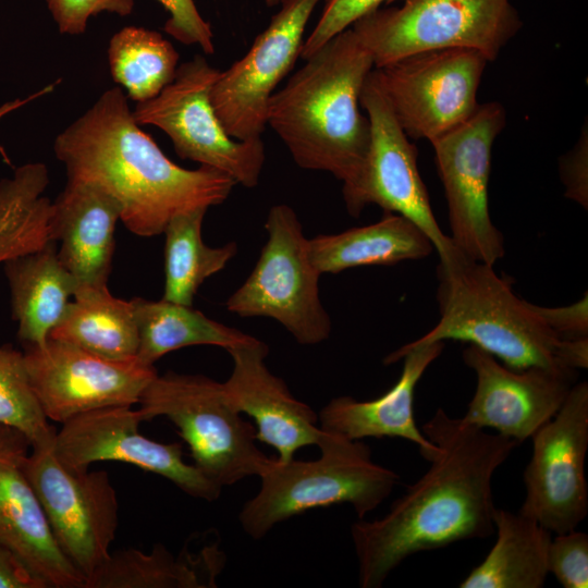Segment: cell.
<instances>
[{"label": "cell", "instance_id": "cell-1", "mask_svg": "<svg viewBox=\"0 0 588 588\" xmlns=\"http://www.w3.org/2000/svg\"><path fill=\"white\" fill-rule=\"evenodd\" d=\"M439 446L429 469L381 518H358L351 537L362 588H379L406 558L494 531L492 477L519 444L452 418L443 409L421 427Z\"/></svg>", "mask_w": 588, "mask_h": 588}, {"label": "cell", "instance_id": "cell-2", "mask_svg": "<svg viewBox=\"0 0 588 588\" xmlns=\"http://www.w3.org/2000/svg\"><path fill=\"white\" fill-rule=\"evenodd\" d=\"M139 126L124 93L113 87L56 137L53 151L68 180L110 194L120 220L138 236L159 235L175 215L226 200L236 185L230 175L175 164Z\"/></svg>", "mask_w": 588, "mask_h": 588}, {"label": "cell", "instance_id": "cell-3", "mask_svg": "<svg viewBox=\"0 0 588 588\" xmlns=\"http://www.w3.org/2000/svg\"><path fill=\"white\" fill-rule=\"evenodd\" d=\"M285 86L270 97L269 125L295 163L331 173L351 185L370 144V123L359 97L375 69L370 52L348 27L305 59Z\"/></svg>", "mask_w": 588, "mask_h": 588}, {"label": "cell", "instance_id": "cell-4", "mask_svg": "<svg viewBox=\"0 0 588 588\" xmlns=\"http://www.w3.org/2000/svg\"><path fill=\"white\" fill-rule=\"evenodd\" d=\"M440 319L426 334L403 346L445 340L469 342L509 368L542 367L569 375L588 365V338L560 339L536 310L518 297L493 266L456 249L437 269Z\"/></svg>", "mask_w": 588, "mask_h": 588}, {"label": "cell", "instance_id": "cell-5", "mask_svg": "<svg viewBox=\"0 0 588 588\" xmlns=\"http://www.w3.org/2000/svg\"><path fill=\"white\" fill-rule=\"evenodd\" d=\"M317 446L321 454L316 460H269L259 475V491L238 514L247 536L259 540L283 520L341 503L351 504L364 518L400 480L392 469L372 461L370 448L362 440L322 431Z\"/></svg>", "mask_w": 588, "mask_h": 588}, {"label": "cell", "instance_id": "cell-6", "mask_svg": "<svg viewBox=\"0 0 588 588\" xmlns=\"http://www.w3.org/2000/svg\"><path fill=\"white\" fill-rule=\"evenodd\" d=\"M145 420L168 418L189 448L194 465L223 488L259 476L271 457L256 445V428L230 403L222 382L203 375L168 371L143 391Z\"/></svg>", "mask_w": 588, "mask_h": 588}, {"label": "cell", "instance_id": "cell-7", "mask_svg": "<svg viewBox=\"0 0 588 588\" xmlns=\"http://www.w3.org/2000/svg\"><path fill=\"white\" fill-rule=\"evenodd\" d=\"M401 1V7L379 8L350 27L370 52L375 69L448 48L475 49L493 61L523 26L511 0Z\"/></svg>", "mask_w": 588, "mask_h": 588}, {"label": "cell", "instance_id": "cell-8", "mask_svg": "<svg viewBox=\"0 0 588 588\" xmlns=\"http://www.w3.org/2000/svg\"><path fill=\"white\" fill-rule=\"evenodd\" d=\"M267 241L246 281L228 298L241 317L279 321L299 343L315 345L330 336L332 322L321 304V273L309 257L308 238L295 211L272 206L265 222Z\"/></svg>", "mask_w": 588, "mask_h": 588}, {"label": "cell", "instance_id": "cell-9", "mask_svg": "<svg viewBox=\"0 0 588 588\" xmlns=\"http://www.w3.org/2000/svg\"><path fill=\"white\" fill-rule=\"evenodd\" d=\"M219 73L205 57L195 56L177 66L173 81L157 96L137 102L132 113L138 125L163 131L180 158L217 169L252 188L262 171L264 143L236 140L225 132L210 98Z\"/></svg>", "mask_w": 588, "mask_h": 588}, {"label": "cell", "instance_id": "cell-10", "mask_svg": "<svg viewBox=\"0 0 588 588\" xmlns=\"http://www.w3.org/2000/svg\"><path fill=\"white\" fill-rule=\"evenodd\" d=\"M359 103L369 119L370 144L357 179L342 187L348 213L358 217L375 204L401 215L422 231L440 259L446 258L457 248L434 218L417 167V149L396 121L376 69L363 85Z\"/></svg>", "mask_w": 588, "mask_h": 588}, {"label": "cell", "instance_id": "cell-11", "mask_svg": "<svg viewBox=\"0 0 588 588\" xmlns=\"http://www.w3.org/2000/svg\"><path fill=\"white\" fill-rule=\"evenodd\" d=\"M32 450L24 458V471L60 550L87 585L111 554L119 527L117 491L105 470L65 467L52 442Z\"/></svg>", "mask_w": 588, "mask_h": 588}, {"label": "cell", "instance_id": "cell-12", "mask_svg": "<svg viewBox=\"0 0 588 588\" xmlns=\"http://www.w3.org/2000/svg\"><path fill=\"white\" fill-rule=\"evenodd\" d=\"M505 122L501 103H479L469 119L430 142L448 201L450 237L465 256L491 266L505 253L488 194L492 145Z\"/></svg>", "mask_w": 588, "mask_h": 588}, {"label": "cell", "instance_id": "cell-13", "mask_svg": "<svg viewBox=\"0 0 588 588\" xmlns=\"http://www.w3.org/2000/svg\"><path fill=\"white\" fill-rule=\"evenodd\" d=\"M488 59L478 50L413 53L376 69L388 102L407 137H437L469 119Z\"/></svg>", "mask_w": 588, "mask_h": 588}, {"label": "cell", "instance_id": "cell-14", "mask_svg": "<svg viewBox=\"0 0 588 588\" xmlns=\"http://www.w3.org/2000/svg\"><path fill=\"white\" fill-rule=\"evenodd\" d=\"M531 439L518 512L552 534L574 530L588 513V383L573 384L558 413Z\"/></svg>", "mask_w": 588, "mask_h": 588}, {"label": "cell", "instance_id": "cell-15", "mask_svg": "<svg viewBox=\"0 0 588 588\" xmlns=\"http://www.w3.org/2000/svg\"><path fill=\"white\" fill-rule=\"evenodd\" d=\"M23 354L42 413L61 424L94 409L137 404L157 376L155 366L136 358L107 359L52 339L26 345Z\"/></svg>", "mask_w": 588, "mask_h": 588}, {"label": "cell", "instance_id": "cell-16", "mask_svg": "<svg viewBox=\"0 0 588 588\" xmlns=\"http://www.w3.org/2000/svg\"><path fill=\"white\" fill-rule=\"evenodd\" d=\"M320 0H280V10L247 53L212 85L210 98L225 132L236 140L261 138L270 97L301 56L303 35Z\"/></svg>", "mask_w": 588, "mask_h": 588}, {"label": "cell", "instance_id": "cell-17", "mask_svg": "<svg viewBox=\"0 0 588 588\" xmlns=\"http://www.w3.org/2000/svg\"><path fill=\"white\" fill-rule=\"evenodd\" d=\"M143 421L132 406L94 409L63 422L56 431L52 450L70 469H88L96 462H122L170 480L191 497L218 499L222 488L183 460L182 445L148 439L138 430Z\"/></svg>", "mask_w": 588, "mask_h": 588}, {"label": "cell", "instance_id": "cell-18", "mask_svg": "<svg viewBox=\"0 0 588 588\" xmlns=\"http://www.w3.org/2000/svg\"><path fill=\"white\" fill-rule=\"evenodd\" d=\"M462 355L477 379L462 420L481 429H494L518 443L531 438L558 413L576 378L542 367L512 369L471 344Z\"/></svg>", "mask_w": 588, "mask_h": 588}, {"label": "cell", "instance_id": "cell-19", "mask_svg": "<svg viewBox=\"0 0 588 588\" xmlns=\"http://www.w3.org/2000/svg\"><path fill=\"white\" fill-rule=\"evenodd\" d=\"M27 439L0 425V546L46 588H86L85 577L60 550L23 467Z\"/></svg>", "mask_w": 588, "mask_h": 588}, {"label": "cell", "instance_id": "cell-20", "mask_svg": "<svg viewBox=\"0 0 588 588\" xmlns=\"http://www.w3.org/2000/svg\"><path fill=\"white\" fill-rule=\"evenodd\" d=\"M228 353L233 367L222 382L225 394L237 412L255 421L257 440L273 448L283 462L294 458L301 448L317 445L322 432L318 415L268 369V345L256 339Z\"/></svg>", "mask_w": 588, "mask_h": 588}, {"label": "cell", "instance_id": "cell-21", "mask_svg": "<svg viewBox=\"0 0 588 588\" xmlns=\"http://www.w3.org/2000/svg\"><path fill=\"white\" fill-rule=\"evenodd\" d=\"M443 348V342L396 348L383 359L384 365L403 359L402 372L394 385L370 401L351 396L332 399L318 414L320 429L350 440L402 438L413 442L424 458L431 462L439 446L415 422L414 393L424 372Z\"/></svg>", "mask_w": 588, "mask_h": 588}, {"label": "cell", "instance_id": "cell-22", "mask_svg": "<svg viewBox=\"0 0 588 588\" xmlns=\"http://www.w3.org/2000/svg\"><path fill=\"white\" fill-rule=\"evenodd\" d=\"M119 203L100 187L68 180L51 203L50 238L78 285L107 286L114 253Z\"/></svg>", "mask_w": 588, "mask_h": 588}, {"label": "cell", "instance_id": "cell-23", "mask_svg": "<svg viewBox=\"0 0 588 588\" xmlns=\"http://www.w3.org/2000/svg\"><path fill=\"white\" fill-rule=\"evenodd\" d=\"M4 272L19 340L25 346L45 343L63 317L77 281L61 264L54 242L5 261Z\"/></svg>", "mask_w": 588, "mask_h": 588}, {"label": "cell", "instance_id": "cell-24", "mask_svg": "<svg viewBox=\"0 0 588 588\" xmlns=\"http://www.w3.org/2000/svg\"><path fill=\"white\" fill-rule=\"evenodd\" d=\"M309 257L322 273L422 259L431 254L430 240L405 217L384 211L376 223L336 234H319L308 241Z\"/></svg>", "mask_w": 588, "mask_h": 588}, {"label": "cell", "instance_id": "cell-25", "mask_svg": "<svg viewBox=\"0 0 588 588\" xmlns=\"http://www.w3.org/2000/svg\"><path fill=\"white\" fill-rule=\"evenodd\" d=\"M497 541L461 588H541L549 575L552 532L522 513L495 507Z\"/></svg>", "mask_w": 588, "mask_h": 588}, {"label": "cell", "instance_id": "cell-26", "mask_svg": "<svg viewBox=\"0 0 588 588\" xmlns=\"http://www.w3.org/2000/svg\"><path fill=\"white\" fill-rule=\"evenodd\" d=\"M73 297L49 339L107 359L136 358L138 330L132 301L114 297L108 286L91 285H77Z\"/></svg>", "mask_w": 588, "mask_h": 588}, {"label": "cell", "instance_id": "cell-27", "mask_svg": "<svg viewBox=\"0 0 588 588\" xmlns=\"http://www.w3.org/2000/svg\"><path fill=\"white\" fill-rule=\"evenodd\" d=\"M217 547L199 553L183 550L174 558L161 543L148 553L123 549L111 553L88 579L86 588H200L215 587L222 559Z\"/></svg>", "mask_w": 588, "mask_h": 588}, {"label": "cell", "instance_id": "cell-28", "mask_svg": "<svg viewBox=\"0 0 588 588\" xmlns=\"http://www.w3.org/2000/svg\"><path fill=\"white\" fill-rule=\"evenodd\" d=\"M138 330L136 359L147 366L169 352L215 345L224 350L252 343L256 338L205 316L192 306L164 299H131Z\"/></svg>", "mask_w": 588, "mask_h": 588}, {"label": "cell", "instance_id": "cell-29", "mask_svg": "<svg viewBox=\"0 0 588 588\" xmlns=\"http://www.w3.org/2000/svg\"><path fill=\"white\" fill-rule=\"evenodd\" d=\"M45 163L29 162L0 181V264L37 252L51 243V200Z\"/></svg>", "mask_w": 588, "mask_h": 588}, {"label": "cell", "instance_id": "cell-30", "mask_svg": "<svg viewBox=\"0 0 588 588\" xmlns=\"http://www.w3.org/2000/svg\"><path fill=\"white\" fill-rule=\"evenodd\" d=\"M207 210L201 207L177 213L163 230L164 301L192 306L204 281L224 269L237 253L235 242L221 247H209L203 242L201 225Z\"/></svg>", "mask_w": 588, "mask_h": 588}, {"label": "cell", "instance_id": "cell-31", "mask_svg": "<svg viewBox=\"0 0 588 588\" xmlns=\"http://www.w3.org/2000/svg\"><path fill=\"white\" fill-rule=\"evenodd\" d=\"M179 59L161 34L138 26L123 27L108 46L112 78L137 102L154 98L173 81Z\"/></svg>", "mask_w": 588, "mask_h": 588}, {"label": "cell", "instance_id": "cell-32", "mask_svg": "<svg viewBox=\"0 0 588 588\" xmlns=\"http://www.w3.org/2000/svg\"><path fill=\"white\" fill-rule=\"evenodd\" d=\"M0 425L17 430L32 448L56 434L30 387L24 354L7 345H0Z\"/></svg>", "mask_w": 588, "mask_h": 588}, {"label": "cell", "instance_id": "cell-33", "mask_svg": "<svg viewBox=\"0 0 588 588\" xmlns=\"http://www.w3.org/2000/svg\"><path fill=\"white\" fill-rule=\"evenodd\" d=\"M548 569L564 588H587V534L576 529L556 534L548 549Z\"/></svg>", "mask_w": 588, "mask_h": 588}, {"label": "cell", "instance_id": "cell-34", "mask_svg": "<svg viewBox=\"0 0 588 588\" xmlns=\"http://www.w3.org/2000/svg\"><path fill=\"white\" fill-rule=\"evenodd\" d=\"M394 1L400 0H323L321 15L309 36L304 39L299 57L307 59L364 15L381 8L383 3Z\"/></svg>", "mask_w": 588, "mask_h": 588}, {"label": "cell", "instance_id": "cell-35", "mask_svg": "<svg viewBox=\"0 0 588 588\" xmlns=\"http://www.w3.org/2000/svg\"><path fill=\"white\" fill-rule=\"evenodd\" d=\"M61 34L79 35L88 20L102 12L125 16L132 13L134 0H45Z\"/></svg>", "mask_w": 588, "mask_h": 588}, {"label": "cell", "instance_id": "cell-36", "mask_svg": "<svg viewBox=\"0 0 588 588\" xmlns=\"http://www.w3.org/2000/svg\"><path fill=\"white\" fill-rule=\"evenodd\" d=\"M169 12L164 30L185 45H198L207 54L215 52L210 24L200 15L194 0H158Z\"/></svg>", "mask_w": 588, "mask_h": 588}, {"label": "cell", "instance_id": "cell-37", "mask_svg": "<svg viewBox=\"0 0 588 588\" xmlns=\"http://www.w3.org/2000/svg\"><path fill=\"white\" fill-rule=\"evenodd\" d=\"M587 294L567 306L543 307L535 305L536 310L563 340L588 338V299Z\"/></svg>", "mask_w": 588, "mask_h": 588}, {"label": "cell", "instance_id": "cell-38", "mask_svg": "<svg viewBox=\"0 0 588 588\" xmlns=\"http://www.w3.org/2000/svg\"><path fill=\"white\" fill-rule=\"evenodd\" d=\"M566 196L587 207V134L576 148L565 157L562 167Z\"/></svg>", "mask_w": 588, "mask_h": 588}, {"label": "cell", "instance_id": "cell-39", "mask_svg": "<svg viewBox=\"0 0 588 588\" xmlns=\"http://www.w3.org/2000/svg\"><path fill=\"white\" fill-rule=\"evenodd\" d=\"M0 588H46L8 549L0 546Z\"/></svg>", "mask_w": 588, "mask_h": 588}, {"label": "cell", "instance_id": "cell-40", "mask_svg": "<svg viewBox=\"0 0 588 588\" xmlns=\"http://www.w3.org/2000/svg\"><path fill=\"white\" fill-rule=\"evenodd\" d=\"M56 87V84L52 83L48 86H46L45 88L40 89L39 91H36L35 94H33L32 96H29L28 98L26 99H15V100H12V101H9V102H5L3 103L2 106H0V119L3 118L5 114L10 113L11 111L22 107L23 105H25L26 102H28L29 100H33V99H36L38 97H41L42 95H46L50 91H52ZM0 151H1V155L3 156V158L5 159L7 162H9V159L4 152V149L0 146Z\"/></svg>", "mask_w": 588, "mask_h": 588}, {"label": "cell", "instance_id": "cell-41", "mask_svg": "<svg viewBox=\"0 0 588 588\" xmlns=\"http://www.w3.org/2000/svg\"><path fill=\"white\" fill-rule=\"evenodd\" d=\"M268 7H274L280 3V0H264Z\"/></svg>", "mask_w": 588, "mask_h": 588}]
</instances>
